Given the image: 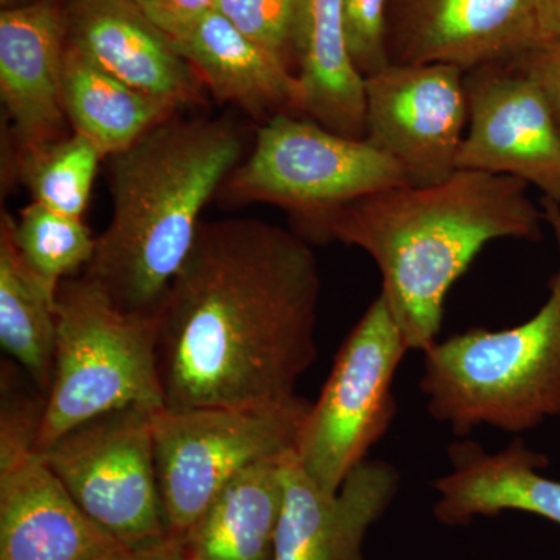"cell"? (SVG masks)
I'll return each mask as SVG.
<instances>
[{"mask_svg": "<svg viewBox=\"0 0 560 560\" xmlns=\"http://www.w3.org/2000/svg\"><path fill=\"white\" fill-rule=\"evenodd\" d=\"M320 275L298 232L201 221L158 316L164 410L254 407L298 396L318 355Z\"/></svg>", "mask_w": 560, "mask_h": 560, "instance_id": "1", "label": "cell"}, {"mask_svg": "<svg viewBox=\"0 0 560 560\" xmlns=\"http://www.w3.org/2000/svg\"><path fill=\"white\" fill-rule=\"evenodd\" d=\"M514 176L458 168L431 186L377 191L338 210L323 243L370 254L381 294L408 349L425 352L440 337L453 283L490 242L541 238L544 210Z\"/></svg>", "mask_w": 560, "mask_h": 560, "instance_id": "2", "label": "cell"}, {"mask_svg": "<svg viewBox=\"0 0 560 560\" xmlns=\"http://www.w3.org/2000/svg\"><path fill=\"white\" fill-rule=\"evenodd\" d=\"M243 151L234 121L175 114L109 156L113 215L83 276L120 311L158 312Z\"/></svg>", "mask_w": 560, "mask_h": 560, "instance_id": "3", "label": "cell"}, {"mask_svg": "<svg viewBox=\"0 0 560 560\" xmlns=\"http://www.w3.org/2000/svg\"><path fill=\"white\" fill-rule=\"evenodd\" d=\"M541 210L559 265L540 311L511 329L467 330L423 352L427 411L456 436L485 425L521 434L560 416V205L541 198Z\"/></svg>", "mask_w": 560, "mask_h": 560, "instance_id": "4", "label": "cell"}, {"mask_svg": "<svg viewBox=\"0 0 560 560\" xmlns=\"http://www.w3.org/2000/svg\"><path fill=\"white\" fill-rule=\"evenodd\" d=\"M54 374L44 394L39 452L88 420L124 408L164 410L160 316L120 311L86 276L57 293Z\"/></svg>", "mask_w": 560, "mask_h": 560, "instance_id": "5", "label": "cell"}, {"mask_svg": "<svg viewBox=\"0 0 560 560\" xmlns=\"http://www.w3.org/2000/svg\"><path fill=\"white\" fill-rule=\"evenodd\" d=\"M401 186L410 183L400 165L366 139L279 114L260 125L253 151L224 180L221 198L278 206L290 213L302 238L323 243L324 228L338 210Z\"/></svg>", "mask_w": 560, "mask_h": 560, "instance_id": "6", "label": "cell"}, {"mask_svg": "<svg viewBox=\"0 0 560 560\" xmlns=\"http://www.w3.org/2000/svg\"><path fill=\"white\" fill-rule=\"evenodd\" d=\"M312 401L154 412V459L168 533L183 537L228 482L293 455Z\"/></svg>", "mask_w": 560, "mask_h": 560, "instance_id": "7", "label": "cell"}, {"mask_svg": "<svg viewBox=\"0 0 560 560\" xmlns=\"http://www.w3.org/2000/svg\"><path fill=\"white\" fill-rule=\"evenodd\" d=\"M408 350L381 294L342 342L302 423L293 458L320 489L337 492L385 436L397 412L394 377Z\"/></svg>", "mask_w": 560, "mask_h": 560, "instance_id": "8", "label": "cell"}, {"mask_svg": "<svg viewBox=\"0 0 560 560\" xmlns=\"http://www.w3.org/2000/svg\"><path fill=\"white\" fill-rule=\"evenodd\" d=\"M154 412H106L40 452L81 511L125 547L171 534L154 459Z\"/></svg>", "mask_w": 560, "mask_h": 560, "instance_id": "9", "label": "cell"}, {"mask_svg": "<svg viewBox=\"0 0 560 560\" xmlns=\"http://www.w3.org/2000/svg\"><path fill=\"white\" fill-rule=\"evenodd\" d=\"M0 408V560H105L125 548L70 497L43 453L44 397L11 388Z\"/></svg>", "mask_w": 560, "mask_h": 560, "instance_id": "10", "label": "cell"}, {"mask_svg": "<svg viewBox=\"0 0 560 560\" xmlns=\"http://www.w3.org/2000/svg\"><path fill=\"white\" fill-rule=\"evenodd\" d=\"M464 70L389 65L364 79V139L400 165L410 186H431L456 168L467 128Z\"/></svg>", "mask_w": 560, "mask_h": 560, "instance_id": "11", "label": "cell"}, {"mask_svg": "<svg viewBox=\"0 0 560 560\" xmlns=\"http://www.w3.org/2000/svg\"><path fill=\"white\" fill-rule=\"evenodd\" d=\"M467 128L456 168L514 176L560 205V136L550 106L517 61L464 73Z\"/></svg>", "mask_w": 560, "mask_h": 560, "instance_id": "12", "label": "cell"}, {"mask_svg": "<svg viewBox=\"0 0 560 560\" xmlns=\"http://www.w3.org/2000/svg\"><path fill=\"white\" fill-rule=\"evenodd\" d=\"M536 43L534 0H389V65L469 72L514 60Z\"/></svg>", "mask_w": 560, "mask_h": 560, "instance_id": "13", "label": "cell"}, {"mask_svg": "<svg viewBox=\"0 0 560 560\" xmlns=\"http://www.w3.org/2000/svg\"><path fill=\"white\" fill-rule=\"evenodd\" d=\"M68 24L62 0H38L0 11V97L14 154L68 135L62 70Z\"/></svg>", "mask_w": 560, "mask_h": 560, "instance_id": "14", "label": "cell"}, {"mask_svg": "<svg viewBox=\"0 0 560 560\" xmlns=\"http://www.w3.org/2000/svg\"><path fill=\"white\" fill-rule=\"evenodd\" d=\"M399 486L396 467L368 459L337 492H326L290 455L272 560H366L364 537L388 511Z\"/></svg>", "mask_w": 560, "mask_h": 560, "instance_id": "15", "label": "cell"}, {"mask_svg": "<svg viewBox=\"0 0 560 560\" xmlns=\"http://www.w3.org/2000/svg\"><path fill=\"white\" fill-rule=\"evenodd\" d=\"M62 2L69 46L88 60L176 108L205 105L200 77L130 0Z\"/></svg>", "mask_w": 560, "mask_h": 560, "instance_id": "16", "label": "cell"}, {"mask_svg": "<svg viewBox=\"0 0 560 560\" xmlns=\"http://www.w3.org/2000/svg\"><path fill=\"white\" fill-rule=\"evenodd\" d=\"M164 35L217 102L231 103L261 124L279 114L296 116L298 73L215 9L176 22Z\"/></svg>", "mask_w": 560, "mask_h": 560, "instance_id": "17", "label": "cell"}, {"mask_svg": "<svg viewBox=\"0 0 560 560\" xmlns=\"http://www.w3.org/2000/svg\"><path fill=\"white\" fill-rule=\"evenodd\" d=\"M447 453L451 471L433 482V514L442 525H467L477 517L518 511L560 526V481L541 474L547 456L522 438L497 453L469 440L453 442Z\"/></svg>", "mask_w": 560, "mask_h": 560, "instance_id": "18", "label": "cell"}, {"mask_svg": "<svg viewBox=\"0 0 560 560\" xmlns=\"http://www.w3.org/2000/svg\"><path fill=\"white\" fill-rule=\"evenodd\" d=\"M287 459L249 467L217 493L183 536L187 560L275 559Z\"/></svg>", "mask_w": 560, "mask_h": 560, "instance_id": "19", "label": "cell"}, {"mask_svg": "<svg viewBox=\"0 0 560 560\" xmlns=\"http://www.w3.org/2000/svg\"><path fill=\"white\" fill-rule=\"evenodd\" d=\"M296 116L327 130L364 139V77L346 38L342 0H307V31L300 70Z\"/></svg>", "mask_w": 560, "mask_h": 560, "instance_id": "20", "label": "cell"}, {"mask_svg": "<svg viewBox=\"0 0 560 560\" xmlns=\"http://www.w3.org/2000/svg\"><path fill=\"white\" fill-rule=\"evenodd\" d=\"M62 108L72 131L105 158L120 153L151 128L179 113L172 103L130 86L69 46L62 70Z\"/></svg>", "mask_w": 560, "mask_h": 560, "instance_id": "21", "label": "cell"}, {"mask_svg": "<svg viewBox=\"0 0 560 560\" xmlns=\"http://www.w3.org/2000/svg\"><path fill=\"white\" fill-rule=\"evenodd\" d=\"M55 308L57 298L28 270L0 221V345L44 394L54 374Z\"/></svg>", "mask_w": 560, "mask_h": 560, "instance_id": "22", "label": "cell"}, {"mask_svg": "<svg viewBox=\"0 0 560 560\" xmlns=\"http://www.w3.org/2000/svg\"><path fill=\"white\" fill-rule=\"evenodd\" d=\"M2 223L28 270L54 298L62 280L88 267L97 245L83 219L36 201L25 206L18 219L2 212Z\"/></svg>", "mask_w": 560, "mask_h": 560, "instance_id": "23", "label": "cell"}, {"mask_svg": "<svg viewBox=\"0 0 560 560\" xmlns=\"http://www.w3.org/2000/svg\"><path fill=\"white\" fill-rule=\"evenodd\" d=\"M102 160L105 154L91 139L72 131L39 149L14 154V167L33 201L83 219Z\"/></svg>", "mask_w": 560, "mask_h": 560, "instance_id": "24", "label": "cell"}, {"mask_svg": "<svg viewBox=\"0 0 560 560\" xmlns=\"http://www.w3.org/2000/svg\"><path fill=\"white\" fill-rule=\"evenodd\" d=\"M215 10L298 73L307 31V0H215Z\"/></svg>", "mask_w": 560, "mask_h": 560, "instance_id": "25", "label": "cell"}, {"mask_svg": "<svg viewBox=\"0 0 560 560\" xmlns=\"http://www.w3.org/2000/svg\"><path fill=\"white\" fill-rule=\"evenodd\" d=\"M389 0H342L346 38L364 79L388 68Z\"/></svg>", "mask_w": 560, "mask_h": 560, "instance_id": "26", "label": "cell"}, {"mask_svg": "<svg viewBox=\"0 0 560 560\" xmlns=\"http://www.w3.org/2000/svg\"><path fill=\"white\" fill-rule=\"evenodd\" d=\"M515 61L544 94L560 136V39L539 40Z\"/></svg>", "mask_w": 560, "mask_h": 560, "instance_id": "27", "label": "cell"}, {"mask_svg": "<svg viewBox=\"0 0 560 560\" xmlns=\"http://www.w3.org/2000/svg\"><path fill=\"white\" fill-rule=\"evenodd\" d=\"M162 33L176 22L215 9V0H130Z\"/></svg>", "mask_w": 560, "mask_h": 560, "instance_id": "28", "label": "cell"}, {"mask_svg": "<svg viewBox=\"0 0 560 560\" xmlns=\"http://www.w3.org/2000/svg\"><path fill=\"white\" fill-rule=\"evenodd\" d=\"M105 560H187V552L183 537L168 534L151 544L121 548Z\"/></svg>", "mask_w": 560, "mask_h": 560, "instance_id": "29", "label": "cell"}, {"mask_svg": "<svg viewBox=\"0 0 560 560\" xmlns=\"http://www.w3.org/2000/svg\"><path fill=\"white\" fill-rule=\"evenodd\" d=\"M539 40L560 39V0H534Z\"/></svg>", "mask_w": 560, "mask_h": 560, "instance_id": "30", "label": "cell"}, {"mask_svg": "<svg viewBox=\"0 0 560 560\" xmlns=\"http://www.w3.org/2000/svg\"><path fill=\"white\" fill-rule=\"evenodd\" d=\"M38 2V0H0L2 10L18 9V7L28 5V3Z\"/></svg>", "mask_w": 560, "mask_h": 560, "instance_id": "31", "label": "cell"}]
</instances>
